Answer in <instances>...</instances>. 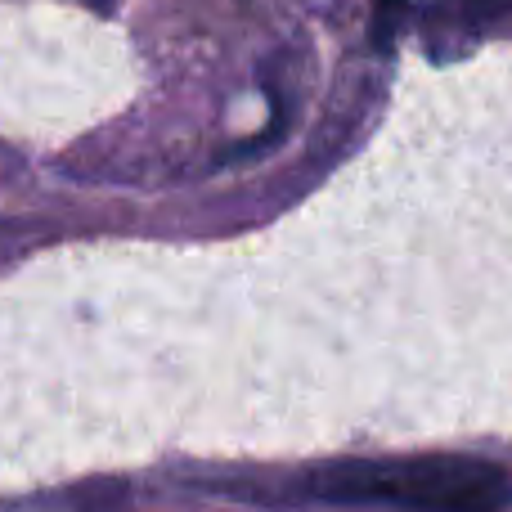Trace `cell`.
Returning a JSON list of instances; mask_svg holds the SVG:
<instances>
[{"label": "cell", "mask_w": 512, "mask_h": 512, "mask_svg": "<svg viewBox=\"0 0 512 512\" xmlns=\"http://www.w3.org/2000/svg\"><path fill=\"white\" fill-rule=\"evenodd\" d=\"M468 5H481V9H504V5H512V0H468Z\"/></svg>", "instance_id": "7a4b0ae2"}, {"label": "cell", "mask_w": 512, "mask_h": 512, "mask_svg": "<svg viewBox=\"0 0 512 512\" xmlns=\"http://www.w3.org/2000/svg\"><path fill=\"white\" fill-rule=\"evenodd\" d=\"M324 499H387L414 512H504L512 472L472 454H414V459H346L310 477Z\"/></svg>", "instance_id": "6da1fadb"}]
</instances>
